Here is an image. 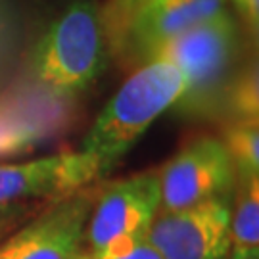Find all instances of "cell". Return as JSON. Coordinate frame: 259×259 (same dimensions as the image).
Returning a JSON list of instances; mask_svg holds the SVG:
<instances>
[{
  "mask_svg": "<svg viewBox=\"0 0 259 259\" xmlns=\"http://www.w3.org/2000/svg\"><path fill=\"white\" fill-rule=\"evenodd\" d=\"M223 144L234 167V177L246 181L259 177V121L234 119L225 129Z\"/></svg>",
  "mask_w": 259,
  "mask_h": 259,
  "instance_id": "11",
  "label": "cell"
},
{
  "mask_svg": "<svg viewBox=\"0 0 259 259\" xmlns=\"http://www.w3.org/2000/svg\"><path fill=\"white\" fill-rule=\"evenodd\" d=\"M159 211H179L231 194L236 177L221 139L200 137L161 167Z\"/></svg>",
  "mask_w": 259,
  "mask_h": 259,
  "instance_id": "7",
  "label": "cell"
},
{
  "mask_svg": "<svg viewBox=\"0 0 259 259\" xmlns=\"http://www.w3.org/2000/svg\"><path fill=\"white\" fill-rule=\"evenodd\" d=\"M227 102L234 119H257L259 98H257V69L250 67L232 83L227 91Z\"/></svg>",
  "mask_w": 259,
  "mask_h": 259,
  "instance_id": "14",
  "label": "cell"
},
{
  "mask_svg": "<svg viewBox=\"0 0 259 259\" xmlns=\"http://www.w3.org/2000/svg\"><path fill=\"white\" fill-rule=\"evenodd\" d=\"M231 255L259 259V177L238 181L231 209Z\"/></svg>",
  "mask_w": 259,
  "mask_h": 259,
  "instance_id": "10",
  "label": "cell"
},
{
  "mask_svg": "<svg viewBox=\"0 0 259 259\" xmlns=\"http://www.w3.org/2000/svg\"><path fill=\"white\" fill-rule=\"evenodd\" d=\"M102 177V163L87 152L6 163L0 165V205L21 204L31 198H60L94 185Z\"/></svg>",
  "mask_w": 259,
  "mask_h": 259,
  "instance_id": "8",
  "label": "cell"
},
{
  "mask_svg": "<svg viewBox=\"0 0 259 259\" xmlns=\"http://www.w3.org/2000/svg\"><path fill=\"white\" fill-rule=\"evenodd\" d=\"M186 91L183 71L167 60L140 65L94 121L81 152L98 157L104 175L117 165L154 121Z\"/></svg>",
  "mask_w": 259,
  "mask_h": 259,
  "instance_id": "1",
  "label": "cell"
},
{
  "mask_svg": "<svg viewBox=\"0 0 259 259\" xmlns=\"http://www.w3.org/2000/svg\"><path fill=\"white\" fill-rule=\"evenodd\" d=\"M229 259H246V257H236V255H229Z\"/></svg>",
  "mask_w": 259,
  "mask_h": 259,
  "instance_id": "18",
  "label": "cell"
},
{
  "mask_svg": "<svg viewBox=\"0 0 259 259\" xmlns=\"http://www.w3.org/2000/svg\"><path fill=\"white\" fill-rule=\"evenodd\" d=\"M157 2H161V0H108V4L100 12L104 33H106V40H108V50L113 52L127 23L133 19L135 14H139L140 10L148 8Z\"/></svg>",
  "mask_w": 259,
  "mask_h": 259,
  "instance_id": "13",
  "label": "cell"
},
{
  "mask_svg": "<svg viewBox=\"0 0 259 259\" xmlns=\"http://www.w3.org/2000/svg\"><path fill=\"white\" fill-rule=\"evenodd\" d=\"M29 213V205L25 202L21 204H6L0 205V242L8 234L10 231H14L19 225V221Z\"/></svg>",
  "mask_w": 259,
  "mask_h": 259,
  "instance_id": "16",
  "label": "cell"
},
{
  "mask_svg": "<svg viewBox=\"0 0 259 259\" xmlns=\"http://www.w3.org/2000/svg\"><path fill=\"white\" fill-rule=\"evenodd\" d=\"M96 194L98 186L89 185L54 198V204L0 244V259H79Z\"/></svg>",
  "mask_w": 259,
  "mask_h": 259,
  "instance_id": "5",
  "label": "cell"
},
{
  "mask_svg": "<svg viewBox=\"0 0 259 259\" xmlns=\"http://www.w3.org/2000/svg\"><path fill=\"white\" fill-rule=\"evenodd\" d=\"M159 200L157 173H140L98 186L84 231L89 244L84 253L98 257L146 240L150 225L159 213Z\"/></svg>",
  "mask_w": 259,
  "mask_h": 259,
  "instance_id": "4",
  "label": "cell"
},
{
  "mask_svg": "<svg viewBox=\"0 0 259 259\" xmlns=\"http://www.w3.org/2000/svg\"><path fill=\"white\" fill-rule=\"evenodd\" d=\"M231 194L179 211H159L146 240L161 259H229Z\"/></svg>",
  "mask_w": 259,
  "mask_h": 259,
  "instance_id": "6",
  "label": "cell"
},
{
  "mask_svg": "<svg viewBox=\"0 0 259 259\" xmlns=\"http://www.w3.org/2000/svg\"><path fill=\"white\" fill-rule=\"evenodd\" d=\"M79 259H161L159 253H157L152 246H150L148 240H142L139 244H133L129 248H123V250H115L110 251L106 255H98V257H91L87 253H81Z\"/></svg>",
  "mask_w": 259,
  "mask_h": 259,
  "instance_id": "15",
  "label": "cell"
},
{
  "mask_svg": "<svg viewBox=\"0 0 259 259\" xmlns=\"http://www.w3.org/2000/svg\"><path fill=\"white\" fill-rule=\"evenodd\" d=\"M229 0H161L152 4L133 16L113 52L131 62L148 64L173 38L223 12Z\"/></svg>",
  "mask_w": 259,
  "mask_h": 259,
  "instance_id": "9",
  "label": "cell"
},
{
  "mask_svg": "<svg viewBox=\"0 0 259 259\" xmlns=\"http://www.w3.org/2000/svg\"><path fill=\"white\" fill-rule=\"evenodd\" d=\"M108 62L102 18L93 2H75L40 38L33 71L38 83L56 94L89 89Z\"/></svg>",
  "mask_w": 259,
  "mask_h": 259,
  "instance_id": "2",
  "label": "cell"
},
{
  "mask_svg": "<svg viewBox=\"0 0 259 259\" xmlns=\"http://www.w3.org/2000/svg\"><path fill=\"white\" fill-rule=\"evenodd\" d=\"M234 10L238 12L246 25L253 33V37H257L259 31V0H229Z\"/></svg>",
  "mask_w": 259,
  "mask_h": 259,
  "instance_id": "17",
  "label": "cell"
},
{
  "mask_svg": "<svg viewBox=\"0 0 259 259\" xmlns=\"http://www.w3.org/2000/svg\"><path fill=\"white\" fill-rule=\"evenodd\" d=\"M238 50V27L225 8L213 18L185 31L167 45L156 60L177 65L186 79V91L179 102L190 110H205L217 94Z\"/></svg>",
  "mask_w": 259,
  "mask_h": 259,
  "instance_id": "3",
  "label": "cell"
},
{
  "mask_svg": "<svg viewBox=\"0 0 259 259\" xmlns=\"http://www.w3.org/2000/svg\"><path fill=\"white\" fill-rule=\"evenodd\" d=\"M38 139V131L33 123L14 111L0 108V157L29 150Z\"/></svg>",
  "mask_w": 259,
  "mask_h": 259,
  "instance_id": "12",
  "label": "cell"
}]
</instances>
